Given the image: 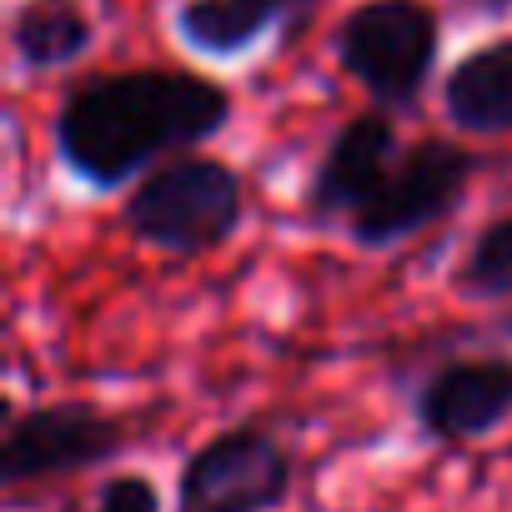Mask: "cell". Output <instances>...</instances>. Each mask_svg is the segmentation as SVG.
I'll return each mask as SVG.
<instances>
[{
  "label": "cell",
  "mask_w": 512,
  "mask_h": 512,
  "mask_svg": "<svg viewBox=\"0 0 512 512\" xmlns=\"http://www.w3.org/2000/svg\"><path fill=\"white\" fill-rule=\"evenodd\" d=\"M417 427L442 447H467L512 422V357L437 362L412 392Z\"/></svg>",
  "instance_id": "obj_7"
},
{
  "label": "cell",
  "mask_w": 512,
  "mask_h": 512,
  "mask_svg": "<svg viewBox=\"0 0 512 512\" xmlns=\"http://www.w3.org/2000/svg\"><path fill=\"white\" fill-rule=\"evenodd\" d=\"M246 216V181L216 156H176L131 186L121 226L166 256H201L226 246Z\"/></svg>",
  "instance_id": "obj_2"
},
{
  "label": "cell",
  "mask_w": 512,
  "mask_h": 512,
  "mask_svg": "<svg viewBox=\"0 0 512 512\" xmlns=\"http://www.w3.org/2000/svg\"><path fill=\"white\" fill-rule=\"evenodd\" d=\"M397 156H402V146H397V126L387 121V111H362V116L342 121L312 171L307 211L317 221H352L382 191Z\"/></svg>",
  "instance_id": "obj_8"
},
{
  "label": "cell",
  "mask_w": 512,
  "mask_h": 512,
  "mask_svg": "<svg viewBox=\"0 0 512 512\" xmlns=\"http://www.w3.org/2000/svg\"><path fill=\"white\" fill-rule=\"evenodd\" d=\"M126 422L91 402H46L6 422L0 437V487H36L106 467L126 452Z\"/></svg>",
  "instance_id": "obj_6"
},
{
  "label": "cell",
  "mask_w": 512,
  "mask_h": 512,
  "mask_svg": "<svg viewBox=\"0 0 512 512\" xmlns=\"http://www.w3.org/2000/svg\"><path fill=\"white\" fill-rule=\"evenodd\" d=\"M66 512H161V492L146 472H116L96 487L86 507H66Z\"/></svg>",
  "instance_id": "obj_13"
},
{
  "label": "cell",
  "mask_w": 512,
  "mask_h": 512,
  "mask_svg": "<svg viewBox=\"0 0 512 512\" xmlns=\"http://www.w3.org/2000/svg\"><path fill=\"white\" fill-rule=\"evenodd\" d=\"M467 6H482L487 16H502V11H512V0H467Z\"/></svg>",
  "instance_id": "obj_14"
},
{
  "label": "cell",
  "mask_w": 512,
  "mask_h": 512,
  "mask_svg": "<svg viewBox=\"0 0 512 512\" xmlns=\"http://www.w3.org/2000/svg\"><path fill=\"white\" fill-rule=\"evenodd\" d=\"M442 111L467 136H512V41L467 51L442 81Z\"/></svg>",
  "instance_id": "obj_9"
},
{
  "label": "cell",
  "mask_w": 512,
  "mask_h": 512,
  "mask_svg": "<svg viewBox=\"0 0 512 512\" xmlns=\"http://www.w3.org/2000/svg\"><path fill=\"white\" fill-rule=\"evenodd\" d=\"M231 121L226 86L196 71H106L81 81L56 111L61 166L91 191H121L156 166L191 156Z\"/></svg>",
  "instance_id": "obj_1"
},
{
  "label": "cell",
  "mask_w": 512,
  "mask_h": 512,
  "mask_svg": "<svg viewBox=\"0 0 512 512\" xmlns=\"http://www.w3.org/2000/svg\"><path fill=\"white\" fill-rule=\"evenodd\" d=\"M91 41H96V26L81 11V0H26L11 21V46L26 71H61L81 61Z\"/></svg>",
  "instance_id": "obj_11"
},
{
  "label": "cell",
  "mask_w": 512,
  "mask_h": 512,
  "mask_svg": "<svg viewBox=\"0 0 512 512\" xmlns=\"http://www.w3.org/2000/svg\"><path fill=\"white\" fill-rule=\"evenodd\" d=\"M457 292L477 307H497V332L512 337V216L487 221L457 262Z\"/></svg>",
  "instance_id": "obj_12"
},
{
  "label": "cell",
  "mask_w": 512,
  "mask_h": 512,
  "mask_svg": "<svg viewBox=\"0 0 512 512\" xmlns=\"http://www.w3.org/2000/svg\"><path fill=\"white\" fill-rule=\"evenodd\" d=\"M437 41L442 26L422 0H362L337 26V61L382 111H407L437 66Z\"/></svg>",
  "instance_id": "obj_3"
},
{
  "label": "cell",
  "mask_w": 512,
  "mask_h": 512,
  "mask_svg": "<svg viewBox=\"0 0 512 512\" xmlns=\"http://www.w3.org/2000/svg\"><path fill=\"white\" fill-rule=\"evenodd\" d=\"M472 176H477V156L467 146L442 141V136H422V141L402 146L382 191L347 221V236L362 251L402 246V241L422 236L427 226L447 221L462 206Z\"/></svg>",
  "instance_id": "obj_4"
},
{
  "label": "cell",
  "mask_w": 512,
  "mask_h": 512,
  "mask_svg": "<svg viewBox=\"0 0 512 512\" xmlns=\"http://www.w3.org/2000/svg\"><path fill=\"white\" fill-rule=\"evenodd\" d=\"M292 447L272 427H226L176 472V512H277L292 497Z\"/></svg>",
  "instance_id": "obj_5"
},
{
  "label": "cell",
  "mask_w": 512,
  "mask_h": 512,
  "mask_svg": "<svg viewBox=\"0 0 512 512\" xmlns=\"http://www.w3.org/2000/svg\"><path fill=\"white\" fill-rule=\"evenodd\" d=\"M297 0H186L176 11V36L201 56H241L262 41Z\"/></svg>",
  "instance_id": "obj_10"
}]
</instances>
